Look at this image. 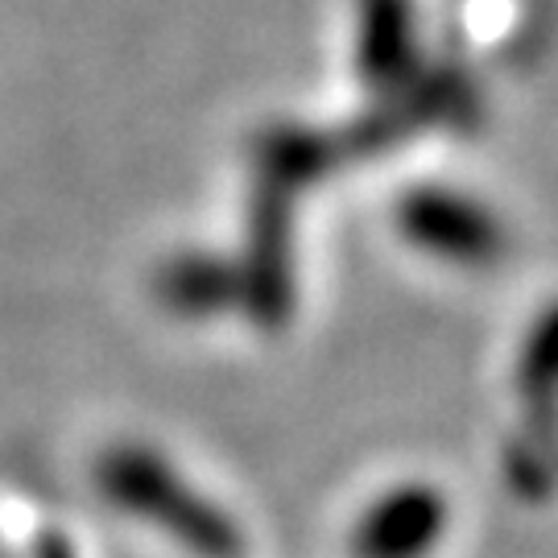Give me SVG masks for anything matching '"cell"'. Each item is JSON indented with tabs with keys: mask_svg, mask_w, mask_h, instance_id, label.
Returning <instances> with one entry per match:
<instances>
[{
	"mask_svg": "<svg viewBox=\"0 0 558 558\" xmlns=\"http://www.w3.org/2000/svg\"><path fill=\"white\" fill-rule=\"evenodd\" d=\"M513 398L521 422L505 447V480L518 500L558 493V302L525 327L513 360Z\"/></svg>",
	"mask_w": 558,
	"mask_h": 558,
	"instance_id": "6da1fadb",
	"label": "cell"
},
{
	"mask_svg": "<svg viewBox=\"0 0 558 558\" xmlns=\"http://www.w3.org/2000/svg\"><path fill=\"white\" fill-rule=\"evenodd\" d=\"M451 500L430 480H401L380 488L352 521V558H430L447 538Z\"/></svg>",
	"mask_w": 558,
	"mask_h": 558,
	"instance_id": "3957f363",
	"label": "cell"
},
{
	"mask_svg": "<svg viewBox=\"0 0 558 558\" xmlns=\"http://www.w3.org/2000/svg\"><path fill=\"white\" fill-rule=\"evenodd\" d=\"M398 228L418 253L456 265L488 269L505 257V223L488 203L447 186H418L398 203Z\"/></svg>",
	"mask_w": 558,
	"mask_h": 558,
	"instance_id": "7a4b0ae2",
	"label": "cell"
},
{
	"mask_svg": "<svg viewBox=\"0 0 558 558\" xmlns=\"http://www.w3.org/2000/svg\"><path fill=\"white\" fill-rule=\"evenodd\" d=\"M120 493H129L137 509L166 521V530H174L203 558H240V550H244L236 525L223 518L220 509H211L207 500L186 493L182 480H174L154 459L133 456L129 463H120Z\"/></svg>",
	"mask_w": 558,
	"mask_h": 558,
	"instance_id": "277c9868",
	"label": "cell"
}]
</instances>
